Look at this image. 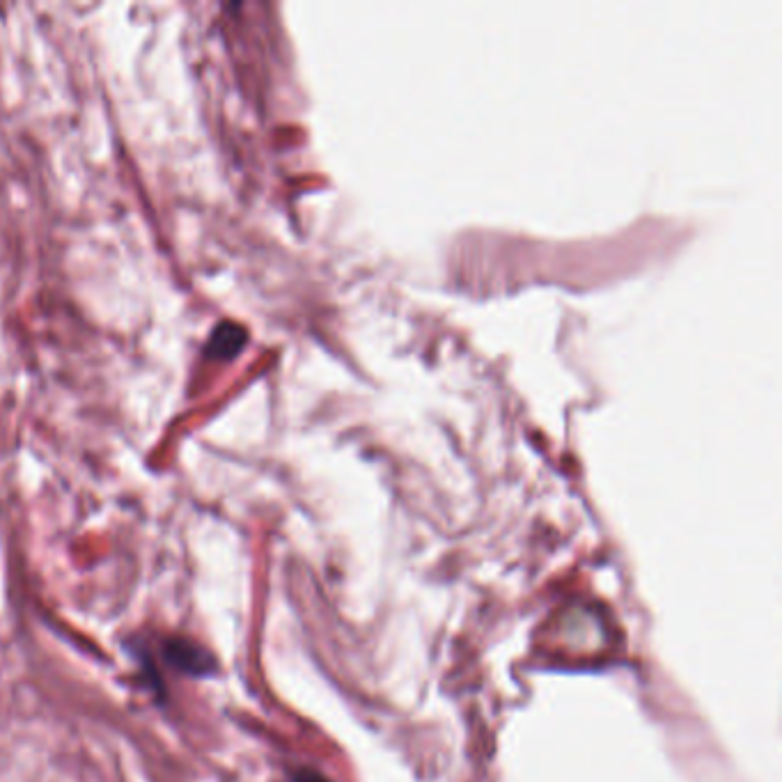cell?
Returning a JSON list of instances; mask_svg holds the SVG:
<instances>
[{
	"label": "cell",
	"instance_id": "6da1fadb",
	"mask_svg": "<svg viewBox=\"0 0 782 782\" xmlns=\"http://www.w3.org/2000/svg\"><path fill=\"white\" fill-rule=\"evenodd\" d=\"M166 656L172 666L189 675H207L214 668V661L209 659L207 649L191 643L186 638H170L166 643Z\"/></svg>",
	"mask_w": 782,
	"mask_h": 782
},
{
	"label": "cell",
	"instance_id": "7a4b0ae2",
	"mask_svg": "<svg viewBox=\"0 0 782 782\" xmlns=\"http://www.w3.org/2000/svg\"><path fill=\"white\" fill-rule=\"evenodd\" d=\"M244 342H246L244 328L232 324V322H225V324L218 326L214 333H211L207 351H209V356L228 361V358H234L239 354L241 347H244Z\"/></svg>",
	"mask_w": 782,
	"mask_h": 782
},
{
	"label": "cell",
	"instance_id": "3957f363",
	"mask_svg": "<svg viewBox=\"0 0 782 782\" xmlns=\"http://www.w3.org/2000/svg\"><path fill=\"white\" fill-rule=\"evenodd\" d=\"M296 782H322V778H315V776H312V773H303V776Z\"/></svg>",
	"mask_w": 782,
	"mask_h": 782
}]
</instances>
